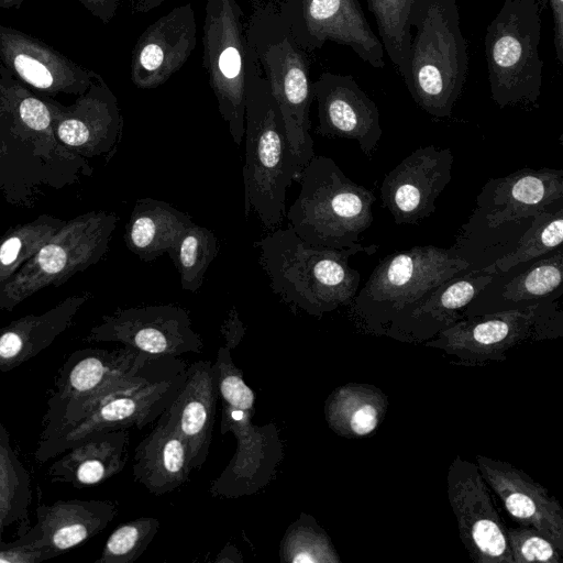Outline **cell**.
<instances>
[{
    "label": "cell",
    "mask_w": 563,
    "mask_h": 563,
    "mask_svg": "<svg viewBox=\"0 0 563 563\" xmlns=\"http://www.w3.org/2000/svg\"><path fill=\"white\" fill-rule=\"evenodd\" d=\"M88 161L55 136L49 109L0 64V192L29 205L41 186L63 189L90 176Z\"/></svg>",
    "instance_id": "obj_1"
},
{
    "label": "cell",
    "mask_w": 563,
    "mask_h": 563,
    "mask_svg": "<svg viewBox=\"0 0 563 563\" xmlns=\"http://www.w3.org/2000/svg\"><path fill=\"white\" fill-rule=\"evenodd\" d=\"M222 332L224 344L219 347L213 362L221 399L220 431L231 433L236 448L212 482L209 493L214 497L240 498L260 493L276 478L284 459V445L276 423H254V391L231 355L244 334V325L234 308L229 312Z\"/></svg>",
    "instance_id": "obj_2"
},
{
    "label": "cell",
    "mask_w": 563,
    "mask_h": 563,
    "mask_svg": "<svg viewBox=\"0 0 563 563\" xmlns=\"http://www.w3.org/2000/svg\"><path fill=\"white\" fill-rule=\"evenodd\" d=\"M255 245L274 294L319 318L354 300L361 274L349 265V258L360 252L371 255L378 250L377 245L361 243L347 249L311 245L290 227L273 230Z\"/></svg>",
    "instance_id": "obj_3"
},
{
    "label": "cell",
    "mask_w": 563,
    "mask_h": 563,
    "mask_svg": "<svg viewBox=\"0 0 563 563\" xmlns=\"http://www.w3.org/2000/svg\"><path fill=\"white\" fill-rule=\"evenodd\" d=\"M244 137V213L247 217L251 210L255 211L262 223L274 230L286 216L287 189L292 180H299L302 172L253 51L245 90Z\"/></svg>",
    "instance_id": "obj_4"
},
{
    "label": "cell",
    "mask_w": 563,
    "mask_h": 563,
    "mask_svg": "<svg viewBox=\"0 0 563 563\" xmlns=\"http://www.w3.org/2000/svg\"><path fill=\"white\" fill-rule=\"evenodd\" d=\"M246 32L249 44L280 110L292 155L302 172L316 155L309 133L313 95L308 52L296 42L272 2L254 9Z\"/></svg>",
    "instance_id": "obj_5"
},
{
    "label": "cell",
    "mask_w": 563,
    "mask_h": 563,
    "mask_svg": "<svg viewBox=\"0 0 563 563\" xmlns=\"http://www.w3.org/2000/svg\"><path fill=\"white\" fill-rule=\"evenodd\" d=\"M412 27L405 85L423 111L449 118L468 68L457 0H422Z\"/></svg>",
    "instance_id": "obj_6"
},
{
    "label": "cell",
    "mask_w": 563,
    "mask_h": 563,
    "mask_svg": "<svg viewBox=\"0 0 563 563\" xmlns=\"http://www.w3.org/2000/svg\"><path fill=\"white\" fill-rule=\"evenodd\" d=\"M300 192L286 213L289 227L311 245L347 249L373 223L372 190L349 178L330 157L314 155L298 180Z\"/></svg>",
    "instance_id": "obj_7"
},
{
    "label": "cell",
    "mask_w": 563,
    "mask_h": 563,
    "mask_svg": "<svg viewBox=\"0 0 563 563\" xmlns=\"http://www.w3.org/2000/svg\"><path fill=\"white\" fill-rule=\"evenodd\" d=\"M470 264L452 247L413 246L384 257L350 305L356 325L364 332L385 335L402 312Z\"/></svg>",
    "instance_id": "obj_8"
},
{
    "label": "cell",
    "mask_w": 563,
    "mask_h": 563,
    "mask_svg": "<svg viewBox=\"0 0 563 563\" xmlns=\"http://www.w3.org/2000/svg\"><path fill=\"white\" fill-rule=\"evenodd\" d=\"M180 357L164 356L141 378L106 395L73 421L38 440L34 457L48 462L88 435L154 422L173 402L187 374Z\"/></svg>",
    "instance_id": "obj_9"
},
{
    "label": "cell",
    "mask_w": 563,
    "mask_h": 563,
    "mask_svg": "<svg viewBox=\"0 0 563 563\" xmlns=\"http://www.w3.org/2000/svg\"><path fill=\"white\" fill-rule=\"evenodd\" d=\"M541 0H505L486 29L492 99L499 108L536 103L541 95Z\"/></svg>",
    "instance_id": "obj_10"
},
{
    "label": "cell",
    "mask_w": 563,
    "mask_h": 563,
    "mask_svg": "<svg viewBox=\"0 0 563 563\" xmlns=\"http://www.w3.org/2000/svg\"><path fill=\"white\" fill-rule=\"evenodd\" d=\"M117 222L118 216L106 211H89L65 220L33 257L0 284V310L12 311L41 289L59 287L100 262L109 250Z\"/></svg>",
    "instance_id": "obj_11"
},
{
    "label": "cell",
    "mask_w": 563,
    "mask_h": 563,
    "mask_svg": "<svg viewBox=\"0 0 563 563\" xmlns=\"http://www.w3.org/2000/svg\"><path fill=\"white\" fill-rule=\"evenodd\" d=\"M563 336L560 299L521 310L463 318L422 345L443 351L455 364L484 366L504 362L510 350L523 343Z\"/></svg>",
    "instance_id": "obj_12"
},
{
    "label": "cell",
    "mask_w": 563,
    "mask_h": 563,
    "mask_svg": "<svg viewBox=\"0 0 563 563\" xmlns=\"http://www.w3.org/2000/svg\"><path fill=\"white\" fill-rule=\"evenodd\" d=\"M164 356L131 347H87L73 352L57 372L40 439L52 435L111 391L144 376Z\"/></svg>",
    "instance_id": "obj_13"
},
{
    "label": "cell",
    "mask_w": 563,
    "mask_h": 563,
    "mask_svg": "<svg viewBox=\"0 0 563 563\" xmlns=\"http://www.w3.org/2000/svg\"><path fill=\"white\" fill-rule=\"evenodd\" d=\"M252 49L236 0H206L202 66L236 145L244 137L245 90Z\"/></svg>",
    "instance_id": "obj_14"
},
{
    "label": "cell",
    "mask_w": 563,
    "mask_h": 563,
    "mask_svg": "<svg viewBox=\"0 0 563 563\" xmlns=\"http://www.w3.org/2000/svg\"><path fill=\"white\" fill-rule=\"evenodd\" d=\"M272 4L308 53L331 41L350 47L374 68L384 67V47L358 0H274Z\"/></svg>",
    "instance_id": "obj_15"
},
{
    "label": "cell",
    "mask_w": 563,
    "mask_h": 563,
    "mask_svg": "<svg viewBox=\"0 0 563 563\" xmlns=\"http://www.w3.org/2000/svg\"><path fill=\"white\" fill-rule=\"evenodd\" d=\"M84 341L121 343L151 356L179 357L203 347L189 312L172 303L117 309L102 316Z\"/></svg>",
    "instance_id": "obj_16"
},
{
    "label": "cell",
    "mask_w": 563,
    "mask_h": 563,
    "mask_svg": "<svg viewBox=\"0 0 563 563\" xmlns=\"http://www.w3.org/2000/svg\"><path fill=\"white\" fill-rule=\"evenodd\" d=\"M446 493L460 538L475 563H514L507 527L476 465L457 455L449 466Z\"/></svg>",
    "instance_id": "obj_17"
},
{
    "label": "cell",
    "mask_w": 563,
    "mask_h": 563,
    "mask_svg": "<svg viewBox=\"0 0 563 563\" xmlns=\"http://www.w3.org/2000/svg\"><path fill=\"white\" fill-rule=\"evenodd\" d=\"M56 139L73 153L84 157L112 154L123 128L118 98L100 76L74 103L65 106L43 97Z\"/></svg>",
    "instance_id": "obj_18"
},
{
    "label": "cell",
    "mask_w": 563,
    "mask_h": 563,
    "mask_svg": "<svg viewBox=\"0 0 563 563\" xmlns=\"http://www.w3.org/2000/svg\"><path fill=\"white\" fill-rule=\"evenodd\" d=\"M450 148L419 146L385 175L383 207L396 224H418L435 210V200L451 181Z\"/></svg>",
    "instance_id": "obj_19"
},
{
    "label": "cell",
    "mask_w": 563,
    "mask_h": 563,
    "mask_svg": "<svg viewBox=\"0 0 563 563\" xmlns=\"http://www.w3.org/2000/svg\"><path fill=\"white\" fill-rule=\"evenodd\" d=\"M0 64L45 97L79 96L100 77L38 38L0 24Z\"/></svg>",
    "instance_id": "obj_20"
},
{
    "label": "cell",
    "mask_w": 563,
    "mask_h": 563,
    "mask_svg": "<svg viewBox=\"0 0 563 563\" xmlns=\"http://www.w3.org/2000/svg\"><path fill=\"white\" fill-rule=\"evenodd\" d=\"M562 246L538 258L494 272L490 280L463 310V318L521 310L563 295Z\"/></svg>",
    "instance_id": "obj_21"
},
{
    "label": "cell",
    "mask_w": 563,
    "mask_h": 563,
    "mask_svg": "<svg viewBox=\"0 0 563 563\" xmlns=\"http://www.w3.org/2000/svg\"><path fill=\"white\" fill-rule=\"evenodd\" d=\"M318 104L317 133L327 137L355 140L371 156L382 137L380 114L376 103L350 75L323 71L311 82Z\"/></svg>",
    "instance_id": "obj_22"
},
{
    "label": "cell",
    "mask_w": 563,
    "mask_h": 563,
    "mask_svg": "<svg viewBox=\"0 0 563 563\" xmlns=\"http://www.w3.org/2000/svg\"><path fill=\"white\" fill-rule=\"evenodd\" d=\"M196 44L197 23L191 3L175 7L136 40L130 64L133 85L153 89L165 84L185 65Z\"/></svg>",
    "instance_id": "obj_23"
},
{
    "label": "cell",
    "mask_w": 563,
    "mask_h": 563,
    "mask_svg": "<svg viewBox=\"0 0 563 563\" xmlns=\"http://www.w3.org/2000/svg\"><path fill=\"white\" fill-rule=\"evenodd\" d=\"M563 203V170L522 168L492 178L476 198L470 219L490 225L534 218Z\"/></svg>",
    "instance_id": "obj_24"
},
{
    "label": "cell",
    "mask_w": 563,
    "mask_h": 563,
    "mask_svg": "<svg viewBox=\"0 0 563 563\" xmlns=\"http://www.w3.org/2000/svg\"><path fill=\"white\" fill-rule=\"evenodd\" d=\"M475 463L508 515L520 526L537 530L563 551V508L555 496L506 461L476 454Z\"/></svg>",
    "instance_id": "obj_25"
},
{
    "label": "cell",
    "mask_w": 563,
    "mask_h": 563,
    "mask_svg": "<svg viewBox=\"0 0 563 563\" xmlns=\"http://www.w3.org/2000/svg\"><path fill=\"white\" fill-rule=\"evenodd\" d=\"M494 272L488 267L470 269L445 280L394 320L385 335L413 344L433 339L463 319V310Z\"/></svg>",
    "instance_id": "obj_26"
},
{
    "label": "cell",
    "mask_w": 563,
    "mask_h": 563,
    "mask_svg": "<svg viewBox=\"0 0 563 563\" xmlns=\"http://www.w3.org/2000/svg\"><path fill=\"white\" fill-rule=\"evenodd\" d=\"M30 473L0 420V563H41L45 553L22 537L31 528Z\"/></svg>",
    "instance_id": "obj_27"
},
{
    "label": "cell",
    "mask_w": 563,
    "mask_h": 563,
    "mask_svg": "<svg viewBox=\"0 0 563 563\" xmlns=\"http://www.w3.org/2000/svg\"><path fill=\"white\" fill-rule=\"evenodd\" d=\"M118 507L110 500L68 499L35 510L36 523L24 533L48 560L96 537L115 518Z\"/></svg>",
    "instance_id": "obj_28"
},
{
    "label": "cell",
    "mask_w": 563,
    "mask_h": 563,
    "mask_svg": "<svg viewBox=\"0 0 563 563\" xmlns=\"http://www.w3.org/2000/svg\"><path fill=\"white\" fill-rule=\"evenodd\" d=\"M218 399L213 363L199 360L187 366L177 396L162 413L186 442L192 470H200L208 459Z\"/></svg>",
    "instance_id": "obj_29"
},
{
    "label": "cell",
    "mask_w": 563,
    "mask_h": 563,
    "mask_svg": "<svg viewBox=\"0 0 563 563\" xmlns=\"http://www.w3.org/2000/svg\"><path fill=\"white\" fill-rule=\"evenodd\" d=\"M129 445L128 429L92 433L56 456L47 475L52 482L74 488L100 485L125 467Z\"/></svg>",
    "instance_id": "obj_30"
},
{
    "label": "cell",
    "mask_w": 563,
    "mask_h": 563,
    "mask_svg": "<svg viewBox=\"0 0 563 563\" xmlns=\"http://www.w3.org/2000/svg\"><path fill=\"white\" fill-rule=\"evenodd\" d=\"M190 453L183 437L163 415L135 446L132 474L148 493L161 496L189 481Z\"/></svg>",
    "instance_id": "obj_31"
},
{
    "label": "cell",
    "mask_w": 563,
    "mask_h": 563,
    "mask_svg": "<svg viewBox=\"0 0 563 563\" xmlns=\"http://www.w3.org/2000/svg\"><path fill=\"white\" fill-rule=\"evenodd\" d=\"M90 298L89 291L75 294L41 314H27L1 328L0 372H10L47 349Z\"/></svg>",
    "instance_id": "obj_32"
},
{
    "label": "cell",
    "mask_w": 563,
    "mask_h": 563,
    "mask_svg": "<svg viewBox=\"0 0 563 563\" xmlns=\"http://www.w3.org/2000/svg\"><path fill=\"white\" fill-rule=\"evenodd\" d=\"M191 223L190 216L163 200L140 198L126 222L124 242L140 260L151 262L168 253Z\"/></svg>",
    "instance_id": "obj_33"
},
{
    "label": "cell",
    "mask_w": 563,
    "mask_h": 563,
    "mask_svg": "<svg viewBox=\"0 0 563 563\" xmlns=\"http://www.w3.org/2000/svg\"><path fill=\"white\" fill-rule=\"evenodd\" d=\"M387 410L388 398L383 390L363 383L339 386L324 402L329 428L346 439L373 434L384 421Z\"/></svg>",
    "instance_id": "obj_34"
},
{
    "label": "cell",
    "mask_w": 563,
    "mask_h": 563,
    "mask_svg": "<svg viewBox=\"0 0 563 563\" xmlns=\"http://www.w3.org/2000/svg\"><path fill=\"white\" fill-rule=\"evenodd\" d=\"M373 13L384 52L401 75L408 76L412 23L422 0H366Z\"/></svg>",
    "instance_id": "obj_35"
},
{
    "label": "cell",
    "mask_w": 563,
    "mask_h": 563,
    "mask_svg": "<svg viewBox=\"0 0 563 563\" xmlns=\"http://www.w3.org/2000/svg\"><path fill=\"white\" fill-rule=\"evenodd\" d=\"M65 220L40 214L0 235V284L15 274L60 229Z\"/></svg>",
    "instance_id": "obj_36"
},
{
    "label": "cell",
    "mask_w": 563,
    "mask_h": 563,
    "mask_svg": "<svg viewBox=\"0 0 563 563\" xmlns=\"http://www.w3.org/2000/svg\"><path fill=\"white\" fill-rule=\"evenodd\" d=\"M219 251L216 234L201 225L191 223L168 252L173 260L184 290L196 292L205 274Z\"/></svg>",
    "instance_id": "obj_37"
},
{
    "label": "cell",
    "mask_w": 563,
    "mask_h": 563,
    "mask_svg": "<svg viewBox=\"0 0 563 563\" xmlns=\"http://www.w3.org/2000/svg\"><path fill=\"white\" fill-rule=\"evenodd\" d=\"M563 242V203L538 213L517 243V246L488 266L495 272L538 258L562 246Z\"/></svg>",
    "instance_id": "obj_38"
},
{
    "label": "cell",
    "mask_w": 563,
    "mask_h": 563,
    "mask_svg": "<svg viewBox=\"0 0 563 563\" xmlns=\"http://www.w3.org/2000/svg\"><path fill=\"white\" fill-rule=\"evenodd\" d=\"M282 562L340 563L341 559L328 533L316 519L301 512L286 530L279 548Z\"/></svg>",
    "instance_id": "obj_39"
},
{
    "label": "cell",
    "mask_w": 563,
    "mask_h": 563,
    "mask_svg": "<svg viewBox=\"0 0 563 563\" xmlns=\"http://www.w3.org/2000/svg\"><path fill=\"white\" fill-rule=\"evenodd\" d=\"M159 521L154 517H140L118 526L107 539L95 563H132L154 540Z\"/></svg>",
    "instance_id": "obj_40"
},
{
    "label": "cell",
    "mask_w": 563,
    "mask_h": 563,
    "mask_svg": "<svg viewBox=\"0 0 563 563\" xmlns=\"http://www.w3.org/2000/svg\"><path fill=\"white\" fill-rule=\"evenodd\" d=\"M507 537L514 563H561L563 561V551L530 527L520 525L516 528L507 527Z\"/></svg>",
    "instance_id": "obj_41"
},
{
    "label": "cell",
    "mask_w": 563,
    "mask_h": 563,
    "mask_svg": "<svg viewBox=\"0 0 563 563\" xmlns=\"http://www.w3.org/2000/svg\"><path fill=\"white\" fill-rule=\"evenodd\" d=\"M543 7L550 5L553 18V41L555 56L560 64L563 63V0H541Z\"/></svg>",
    "instance_id": "obj_42"
},
{
    "label": "cell",
    "mask_w": 563,
    "mask_h": 563,
    "mask_svg": "<svg viewBox=\"0 0 563 563\" xmlns=\"http://www.w3.org/2000/svg\"><path fill=\"white\" fill-rule=\"evenodd\" d=\"M95 18L108 24L115 15L121 0H77Z\"/></svg>",
    "instance_id": "obj_43"
},
{
    "label": "cell",
    "mask_w": 563,
    "mask_h": 563,
    "mask_svg": "<svg viewBox=\"0 0 563 563\" xmlns=\"http://www.w3.org/2000/svg\"><path fill=\"white\" fill-rule=\"evenodd\" d=\"M166 0H131L133 12L146 13L159 7Z\"/></svg>",
    "instance_id": "obj_44"
},
{
    "label": "cell",
    "mask_w": 563,
    "mask_h": 563,
    "mask_svg": "<svg viewBox=\"0 0 563 563\" xmlns=\"http://www.w3.org/2000/svg\"><path fill=\"white\" fill-rule=\"evenodd\" d=\"M24 0H0V7L3 9L20 8Z\"/></svg>",
    "instance_id": "obj_45"
}]
</instances>
